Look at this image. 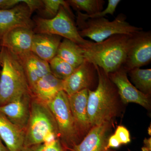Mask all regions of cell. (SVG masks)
Here are the masks:
<instances>
[{
    "label": "cell",
    "instance_id": "cell-1",
    "mask_svg": "<svg viewBox=\"0 0 151 151\" xmlns=\"http://www.w3.org/2000/svg\"><path fill=\"white\" fill-rule=\"evenodd\" d=\"M131 37L132 35H116L101 42L90 41L81 46L84 59L108 74L115 72L124 65Z\"/></svg>",
    "mask_w": 151,
    "mask_h": 151
},
{
    "label": "cell",
    "instance_id": "cell-5",
    "mask_svg": "<svg viewBox=\"0 0 151 151\" xmlns=\"http://www.w3.org/2000/svg\"><path fill=\"white\" fill-rule=\"evenodd\" d=\"M127 19L126 15L122 13L112 21L105 17L88 19L85 21L76 22V25L81 37L100 42L116 35H132L143 30L142 28L130 24Z\"/></svg>",
    "mask_w": 151,
    "mask_h": 151
},
{
    "label": "cell",
    "instance_id": "cell-10",
    "mask_svg": "<svg viewBox=\"0 0 151 151\" xmlns=\"http://www.w3.org/2000/svg\"><path fill=\"white\" fill-rule=\"evenodd\" d=\"M32 14L24 3L10 9H0V40L6 33L15 28L24 27L33 29Z\"/></svg>",
    "mask_w": 151,
    "mask_h": 151
},
{
    "label": "cell",
    "instance_id": "cell-12",
    "mask_svg": "<svg viewBox=\"0 0 151 151\" xmlns=\"http://www.w3.org/2000/svg\"><path fill=\"white\" fill-rule=\"evenodd\" d=\"M96 73L95 65L85 60L76 68L71 75L63 80V90L68 96H70L83 89H89Z\"/></svg>",
    "mask_w": 151,
    "mask_h": 151
},
{
    "label": "cell",
    "instance_id": "cell-8",
    "mask_svg": "<svg viewBox=\"0 0 151 151\" xmlns=\"http://www.w3.org/2000/svg\"><path fill=\"white\" fill-rule=\"evenodd\" d=\"M151 60V31L142 30L131 37L127 58L123 67L127 70L147 65Z\"/></svg>",
    "mask_w": 151,
    "mask_h": 151
},
{
    "label": "cell",
    "instance_id": "cell-20",
    "mask_svg": "<svg viewBox=\"0 0 151 151\" xmlns=\"http://www.w3.org/2000/svg\"><path fill=\"white\" fill-rule=\"evenodd\" d=\"M56 55L75 68L85 61L82 47L72 41L65 38L61 41Z\"/></svg>",
    "mask_w": 151,
    "mask_h": 151
},
{
    "label": "cell",
    "instance_id": "cell-34",
    "mask_svg": "<svg viewBox=\"0 0 151 151\" xmlns=\"http://www.w3.org/2000/svg\"><path fill=\"white\" fill-rule=\"evenodd\" d=\"M1 45H0V51H1Z\"/></svg>",
    "mask_w": 151,
    "mask_h": 151
},
{
    "label": "cell",
    "instance_id": "cell-16",
    "mask_svg": "<svg viewBox=\"0 0 151 151\" xmlns=\"http://www.w3.org/2000/svg\"><path fill=\"white\" fill-rule=\"evenodd\" d=\"M62 38L59 36L48 34L35 33L31 51L49 63L56 56Z\"/></svg>",
    "mask_w": 151,
    "mask_h": 151
},
{
    "label": "cell",
    "instance_id": "cell-14",
    "mask_svg": "<svg viewBox=\"0 0 151 151\" xmlns=\"http://www.w3.org/2000/svg\"><path fill=\"white\" fill-rule=\"evenodd\" d=\"M88 97V89L68 96L70 110L79 137L87 134L91 129L87 112Z\"/></svg>",
    "mask_w": 151,
    "mask_h": 151
},
{
    "label": "cell",
    "instance_id": "cell-32",
    "mask_svg": "<svg viewBox=\"0 0 151 151\" xmlns=\"http://www.w3.org/2000/svg\"><path fill=\"white\" fill-rule=\"evenodd\" d=\"M0 151H9L6 146L3 144L2 141L0 138Z\"/></svg>",
    "mask_w": 151,
    "mask_h": 151
},
{
    "label": "cell",
    "instance_id": "cell-29",
    "mask_svg": "<svg viewBox=\"0 0 151 151\" xmlns=\"http://www.w3.org/2000/svg\"><path fill=\"white\" fill-rule=\"evenodd\" d=\"M22 2V0H0V9H10Z\"/></svg>",
    "mask_w": 151,
    "mask_h": 151
},
{
    "label": "cell",
    "instance_id": "cell-25",
    "mask_svg": "<svg viewBox=\"0 0 151 151\" xmlns=\"http://www.w3.org/2000/svg\"><path fill=\"white\" fill-rule=\"evenodd\" d=\"M121 1L120 0H108L107 7L101 12L92 15H87L81 12H77L76 22L85 21L88 19L100 18L104 17L107 14L113 16L118 5Z\"/></svg>",
    "mask_w": 151,
    "mask_h": 151
},
{
    "label": "cell",
    "instance_id": "cell-17",
    "mask_svg": "<svg viewBox=\"0 0 151 151\" xmlns=\"http://www.w3.org/2000/svg\"><path fill=\"white\" fill-rule=\"evenodd\" d=\"M18 57L27 77L30 89L42 77L51 73L49 63L41 59L31 51Z\"/></svg>",
    "mask_w": 151,
    "mask_h": 151
},
{
    "label": "cell",
    "instance_id": "cell-31",
    "mask_svg": "<svg viewBox=\"0 0 151 151\" xmlns=\"http://www.w3.org/2000/svg\"><path fill=\"white\" fill-rule=\"evenodd\" d=\"M144 144H145V147L147 148L150 151H151V138L150 139H145L144 140Z\"/></svg>",
    "mask_w": 151,
    "mask_h": 151
},
{
    "label": "cell",
    "instance_id": "cell-24",
    "mask_svg": "<svg viewBox=\"0 0 151 151\" xmlns=\"http://www.w3.org/2000/svg\"><path fill=\"white\" fill-rule=\"evenodd\" d=\"M43 7L39 12L43 16L44 19L53 18L58 13L60 8L61 6L67 9L68 10L71 12L70 6L66 1L63 0H42Z\"/></svg>",
    "mask_w": 151,
    "mask_h": 151
},
{
    "label": "cell",
    "instance_id": "cell-2",
    "mask_svg": "<svg viewBox=\"0 0 151 151\" xmlns=\"http://www.w3.org/2000/svg\"><path fill=\"white\" fill-rule=\"evenodd\" d=\"M95 65L98 84L94 90L88 89L87 112L90 127L111 122L118 111V90L108 73Z\"/></svg>",
    "mask_w": 151,
    "mask_h": 151
},
{
    "label": "cell",
    "instance_id": "cell-23",
    "mask_svg": "<svg viewBox=\"0 0 151 151\" xmlns=\"http://www.w3.org/2000/svg\"><path fill=\"white\" fill-rule=\"evenodd\" d=\"M49 64L52 74L63 81L71 75L76 69L68 63L56 55L49 62Z\"/></svg>",
    "mask_w": 151,
    "mask_h": 151
},
{
    "label": "cell",
    "instance_id": "cell-13",
    "mask_svg": "<svg viewBox=\"0 0 151 151\" xmlns=\"http://www.w3.org/2000/svg\"><path fill=\"white\" fill-rule=\"evenodd\" d=\"M32 94H25L16 100L0 106V111L14 125L25 132L30 115Z\"/></svg>",
    "mask_w": 151,
    "mask_h": 151
},
{
    "label": "cell",
    "instance_id": "cell-30",
    "mask_svg": "<svg viewBox=\"0 0 151 151\" xmlns=\"http://www.w3.org/2000/svg\"><path fill=\"white\" fill-rule=\"evenodd\" d=\"M121 145V143L116 135L113 134L110 137L108 140L107 148L108 150L110 148H118Z\"/></svg>",
    "mask_w": 151,
    "mask_h": 151
},
{
    "label": "cell",
    "instance_id": "cell-19",
    "mask_svg": "<svg viewBox=\"0 0 151 151\" xmlns=\"http://www.w3.org/2000/svg\"><path fill=\"white\" fill-rule=\"evenodd\" d=\"M25 132L14 125L0 111V138L9 151H22Z\"/></svg>",
    "mask_w": 151,
    "mask_h": 151
},
{
    "label": "cell",
    "instance_id": "cell-9",
    "mask_svg": "<svg viewBox=\"0 0 151 151\" xmlns=\"http://www.w3.org/2000/svg\"><path fill=\"white\" fill-rule=\"evenodd\" d=\"M127 70L122 66L118 70L108 74L115 84L122 102L125 104L135 103L146 109L150 107V96L140 92L129 80Z\"/></svg>",
    "mask_w": 151,
    "mask_h": 151
},
{
    "label": "cell",
    "instance_id": "cell-15",
    "mask_svg": "<svg viewBox=\"0 0 151 151\" xmlns=\"http://www.w3.org/2000/svg\"><path fill=\"white\" fill-rule=\"evenodd\" d=\"M110 122L92 127L81 143L67 149L70 151H108L107 133Z\"/></svg>",
    "mask_w": 151,
    "mask_h": 151
},
{
    "label": "cell",
    "instance_id": "cell-28",
    "mask_svg": "<svg viewBox=\"0 0 151 151\" xmlns=\"http://www.w3.org/2000/svg\"><path fill=\"white\" fill-rule=\"evenodd\" d=\"M22 2L24 3L32 14L35 11L41 9L43 7L42 1L40 0H22Z\"/></svg>",
    "mask_w": 151,
    "mask_h": 151
},
{
    "label": "cell",
    "instance_id": "cell-26",
    "mask_svg": "<svg viewBox=\"0 0 151 151\" xmlns=\"http://www.w3.org/2000/svg\"><path fill=\"white\" fill-rule=\"evenodd\" d=\"M64 149L65 148L58 138L51 142L24 147L22 151H64Z\"/></svg>",
    "mask_w": 151,
    "mask_h": 151
},
{
    "label": "cell",
    "instance_id": "cell-11",
    "mask_svg": "<svg viewBox=\"0 0 151 151\" xmlns=\"http://www.w3.org/2000/svg\"><path fill=\"white\" fill-rule=\"evenodd\" d=\"M34 34L32 29L15 28L3 37L0 40V45L18 57L22 56L31 52Z\"/></svg>",
    "mask_w": 151,
    "mask_h": 151
},
{
    "label": "cell",
    "instance_id": "cell-21",
    "mask_svg": "<svg viewBox=\"0 0 151 151\" xmlns=\"http://www.w3.org/2000/svg\"><path fill=\"white\" fill-rule=\"evenodd\" d=\"M137 89L150 96L151 93V69L137 68L128 71Z\"/></svg>",
    "mask_w": 151,
    "mask_h": 151
},
{
    "label": "cell",
    "instance_id": "cell-7",
    "mask_svg": "<svg viewBox=\"0 0 151 151\" xmlns=\"http://www.w3.org/2000/svg\"><path fill=\"white\" fill-rule=\"evenodd\" d=\"M54 116L59 134V139L66 149L78 144V135L70 110L68 96L63 90L47 103Z\"/></svg>",
    "mask_w": 151,
    "mask_h": 151
},
{
    "label": "cell",
    "instance_id": "cell-6",
    "mask_svg": "<svg viewBox=\"0 0 151 151\" xmlns=\"http://www.w3.org/2000/svg\"><path fill=\"white\" fill-rule=\"evenodd\" d=\"M73 17L72 12L61 6L58 13L53 18L47 19L37 17L33 19L35 25L34 32L59 36L80 46H85L90 41L84 39L80 35Z\"/></svg>",
    "mask_w": 151,
    "mask_h": 151
},
{
    "label": "cell",
    "instance_id": "cell-27",
    "mask_svg": "<svg viewBox=\"0 0 151 151\" xmlns=\"http://www.w3.org/2000/svg\"><path fill=\"white\" fill-rule=\"evenodd\" d=\"M114 134L121 144H127L131 142L129 132L123 126H119L117 127Z\"/></svg>",
    "mask_w": 151,
    "mask_h": 151
},
{
    "label": "cell",
    "instance_id": "cell-33",
    "mask_svg": "<svg viewBox=\"0 0 151 151\" xmlns=\"http://www.w3.org/2000/svg\"><path fill=\"white\" fill-rule=\"evenodd\" d=\"M142 151H151L149 150L148 149H147V148L145 147H143L142 148Z\"/></svg>",
    "mask_w": 151,
    "mask_h": 151
},
{
    "label": "cell",
    "instance_id": "cell-22",
    "mask_svg": "<svg viewBox=\"0 0 151 151\" xmlns=\"http://www.w3.org/2000/svg\"><path fill=\"white\" fill-rule=\"evenodd\" d=\"M66 2L77 12L84 11L89 15L103 11L105 4L103 0H68Z\"/></svg>",
    "mask_w": 151,
    "mask_h": 151
},
{
    "label": "cell",
    "instance_id": "cell-4",
    "mask_svg": "<svg viewBox=\"0 0 151 151\" xmlns=\"http://www.w3.org/2000/svg\"><path fill=\"white\" fill-rule=\"evenodd\" d=\"M58 138L57 125L48 106L32 97L29 121L25 132L24 147L51 142Z\"/></svg>",
    "mask_w": 151,
    "mask_h": 151
},
{
    "label": "cell",
    "instance_id": "cell-35",
    "mask_svg": "<svg viewBox=\"0 0 151 151\" xmlns=\"http://www.w3.org/2000/svg\"><path fill=\"white\" fill-rule=\"evenodd\" d=\"M0 73H1V70H0Z\"/></svg>",
    "mask_w": 151,
    "mask_h": 151
},
{
    "label": "cell",
    "instance_id": "cell-18",
    "mask_svg": "<svg viewBox=\"0 0 151 151\" xmlns=\"http://www.w3.org/2000/svg\"><path fill=\"white\" fill-rule=\"evenodd\" d=\"M63 80L51 73L40 78L30 89L32 97L44 103H48L63 89Z\"/></svg>",
    "mask_w": 151,
    "mask_h": 151
},
{
    "label": "cell",
    "instance_id": "cell-3",
    "mask_svg": "<svg viewBox=\"0 0 151 151\" xmlns=\"http://www.w3.org/2000/svg\"><path fill=\"white\" fill-rule=\"evenodd\" d=\"M0 106L32 94L19 58L5 47L0 51Z\"/></svg>",
    "mask_w": 151,
    "mask_h": 151
}]
</instances>
